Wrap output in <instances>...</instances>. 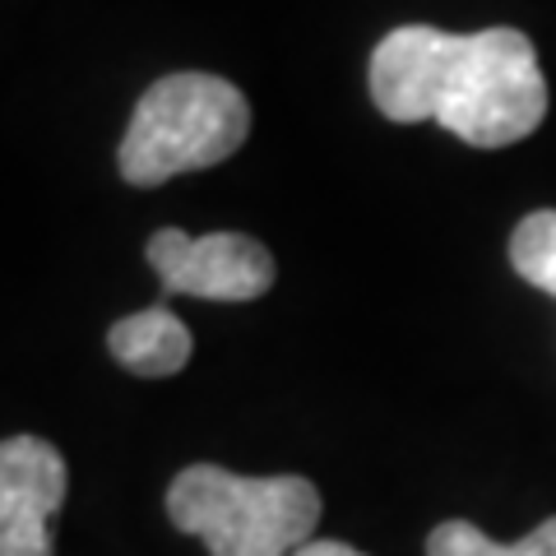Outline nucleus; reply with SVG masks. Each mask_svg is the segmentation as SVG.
<instances>
[{"mask_svg":"<svg viewBox=\"0 0 556 556\" xmlns=\"http://www.w3.org/2000/svg\"><path fill=\"white\" fill-rule=\"evenodd\" d=\"M371 102L399 126L437 121L473 149L529 139L547 116V79L529 33H441L404 24L371 51Z\"/></svg>","mask_w":556,"mask_h":556,"instance_id":"nucleus-1","label":"nucleus"},{"mask_svg":"<svg viewBox=\"0 0 556 556\" xmlns=\"http://www.w3.org/2000/svg\"><path fill=\"white\" fill-rule=\"evenodd\" d=\"M325 501L302 473L241 478L218 464H190L167 486V519L204 538L214 556H288L316 538Z\"/></svg>","mask_w":556,"mask_h":556,"instance_id":"nucleus-2","label":"nucleus"},{"mask_svg":"<svg viewBox=\"0 0 556 556\" xmlns=\"http://www.w3.org/2000/svg\"><path fill=\"white\" fill-rule=\"evenodd\" d=\"M251 102L223 75L181 70L139 98L121 139V177L130 186H163L181 172H204L247 144Z\"/></svg>","mask_w":556,"mask_h":556,"instance_id":"nucleus-3","label":"nucleus"},{"mask_svg":"<svg viewBox=\"0 0 556 556\" xmlns=\"http://www.w3.org/2000/svg\"><path fill=\"white\" fill-rule=\"evenodd\" d=\"M144 255L159 269L167 298L255 302L274 288V274H278L269 247L247 232L186 237L181 228H159L149 237Z\"/></svg>","mask_w":556,"mask_h":556,"instance_id":"nucleus-4","label":"nucleus"},{"mask_svg":"<svg viewBox=\"0 0 556 556\" xmlns=\"http://www.w3.org/2000/svg\"><path fill=\"white\" fill-rule=\"evenodd\" d=\"M65 459L51 441H0V556H51V515L65 501Z\"/></svg>","mask_w":556,"mask_h":556,"instance_id":"nucleus-5","label":"nucleus"},{"mask_svg":"<svg viewBox=\"0 0 556 556\" xmlns=\"http://www.w3.org/2000/svg\"><path fill=\"white\" fill-rule=\"evenodd\" d=\"M112 357L135 376H177L190 362V329L167 302L144 306L108 329Z\"/></svg>","mask_w":556,"mask_h":556,"instance_id":"nucleus-6","label":"nucleus"},{"mask_svg":"<svg viewBox=\"0 0 556 556\" xmlns=\"http://www.w3.org/2000/svg\"><path fill=\"white\" fill-rule=\"evenodd\" d=\"M427 556H556V515L529 529L519 543H496L468 519H445L427 538Z\"/></svg>","mask_w":556,"mask_h":556,"instance_id":"nucleus-7","label":"nucleus"},{"mask_svg":"<svg viewBox=\"0 0 556 556\" xmlns=\"http://www.w3.org/2000/svg\"><path fill=\"white\" fill-rule=\"evenodd\" d=\"M510 265L538 292L556 298V208H533L510 232Z\"/></svg>","mask_w":556,"mask_h":556,"instance_id":"nucleus-8","label":"nucleus"},{"mask_svg":"<svg viewBox=\"0 0 556 556\" xmlns=\"http://www.w3.org/2000/svg\"><path fill=\"white\" fill-rule=\"evenodd\" d=\"M288 556H367V552L348 547V543H339V538H311V543H302L298 552H288Z\"/></svg>","mask_w":556,"mask_h":556,"instance_id":"nucleus-9","label":"nucleus"}]
</instances>
